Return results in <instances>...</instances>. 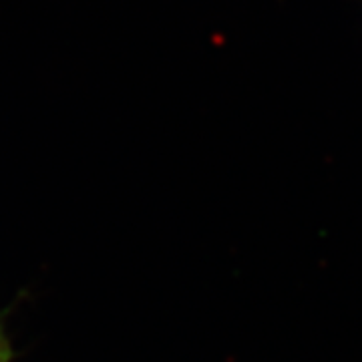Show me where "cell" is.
I'll return each instance as SVG.
<instances>
[{
    "mask_svg": "<svg viewBox=\"0 0 362 362\" xmlns=\"http://www.w3.org/2000/svg\"><path fill=\"white\" fill-rule=\"evenodd\" d=\"M8 356H11V350H8V344H6V338L0 330V362H8Z\"/></svg>",
    "mask_w": 362,
    "mask_h": 362,
    "instance_id": "1",
    "label": "cell"
}]
</instances>
